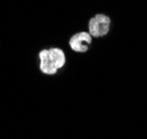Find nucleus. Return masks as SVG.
Returning a JSON list of instances; mask_svg holds the SVG:
<instances>
[{
    "label": "nucleus",
    "instance_id": "nucleus-4",
    "mask_svg": "<svg viewBox=\"0 0 147 139\" xmlns=\"http://www.w3.org/2000/svg\"><path fill=\"white\" fill-rule=\"evenodd\" d=\"M48 50H49V53H50V55H51L52 60H53V62H54V64H55L58 70L62 68L63 66L65 65L66 56L65 53L62 49H60V48H50Z\"/></svg>",
    "mask_w": 147,
    "mask_h": 139
},
{
    "label": "nucleus",
    "instance_id": "nucleus-3",
    "mask_svg": "<svg viewBox=\"0 0 147 139\" xmlns=\"http://www.w3.org/2000/svg\"><path fill=\"white\" fill-rule=\"evenodd\" d=\"M39 61H40V63H39L40 71L43 74L54 75L59 71L57 68L55 64H54V62H53L48 49H43V50H41L39 52Z\"/></svg>",
    "mask_w": 147,
    "mask_h": 139
},
{
    "label": "nucleus",
    "instance_id": "nucleus-1",
    "mask_svg": "<svg viewBox=\"0 0 147 139\" xmlns=\"http://www.w3.org/2000/svg\"><path fill=\"white\" fill-rule=\"evenodd\" d=\"M112 20L110 17L103 13L94 15L88 21V33L94 38L105 37L111 29Z\"/></svg>",
    "mask_w": 147,
    "mask_h": 139
},
{
    "label": "nucleus",
    "instance_id": "nucleus-2",
    "mask_svg": "<svg viewBox=\"0 0 147 139\" xmlns=\"http://www.w3.org/2000/svg\"><path fill=\"white\" fill-rule=\"evenodd\" d=\"M92 38L93 37L88 32L82 31L79 33H75L74 36L71 37L70 41H69V45L74 52L85 53L92 43Z\"/></svg>",
    "mask_w": 147,
    "mask_h": 139
}]
</instances>
